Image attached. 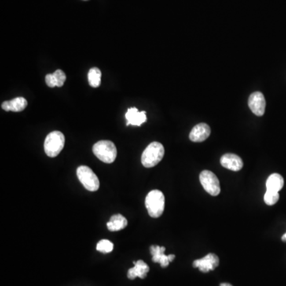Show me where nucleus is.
Segmentation results:
<instances>
[{"label":"nucleus","mask_w":286,"mask_h":286,"mask_svg":"<svg viewBox=\"0 0 286 286\" xmlns=\"http://www.w3.org/2000/svg\"><path fill=\"white\" fill-rule=\"evenodd\" d=\"M221 163L224 168L232 171H239L243 167L242 158L235 154H226L221 158Z\"/></svg>","instance_id":"9b49d317"},{"label":"nucleus","mask_w":286,"mask_h":286,"mask_svg":"<svg viewBox=\"0 0 286 286\" xmlns=\"http://www.w3.org/2000/svg\"><path fill=\"white\" fill-rule=\"evenodd\" d=\"M126 125H133V126H141L142 123L147 122V115L146 111H138L135 107H131L127 110L126 113Z\"/></svg>","instance_id":"f8f14e48"},{"label":"nucleus","mask_w":286,"mask_h":286,"mask_svg":"<svg viewBox=\"0 0 286 286\" xmlns=\"http://www.w3.org/2000/svg\"><path fill=\"white\" fill-rule=\"evenodd\" d=\"M166 248L164 247H159L157 245H153L151 247V253L152 254V261L156 263H160L163 268L167 267L170 262L175 258L174 254L166 255L165 254Z\"/></svg>","instance_id":"1a4fd4ad"},{"label":"nucleus","mask_w":286,"mask_h":286,"mask_svg":"<svg viewBox=\"0 0 286 286\" xmlns=\"http://www.w3.org/2000/svg\"><path fill=\"white\" fill-rule=\"evenodd\" d=\"M113 243H111L109 240H107V239L100 240V241L97 243V246H96V250L100 251V252L104 253V254L111 252V251L113 250Z\"/></svg>","instance_id":"a211bd4d"},{"label":"nucleus","mask_w":286,"mask_h":286,"mask_svg":"<svg viewBox=\"0 0 286 286\" xmlns=\"http://www.w3.org/2000/svg\"><path fill=\"white\" fill-rule=\"evenodd\" d=\"M127 226V221L122 214H114L110 219L109 222L107 223V227L111 232H118L124 229Z\"/></svg>","instance_id":"2eb2a0df"},{"label":"nucleus","mask_w":286,"mask_h":286,"mask_svg":"<svg viewBox=\"0 0 286 286\" xmlns=\"http://www.w3.org/2000/svg\"><path fill=\"white\" fill-rule=\"evenodd\" d=\"M221 286H232V284H229V283H222Z\"/></svg>","instance_id":"4be33fe9"},{"label":"nucleus","mask_w":286,"mask_h":286,"mask_svg":"<svg viewBox=\"0 0 286 286\" xmlns=\"http://www.w3.org/2000/svg\"><path fill=\"white\" fill-rule=\"evenodd\" d=\"M77 175L87 190L90 192L98 190L100 188V181L92 169L86 166H80L77 170Z\"/></svg>","instance_id":"39448f33"},{"label":"nucleus","mask_w":286,"mask_h":286,"mask_svg":"<svg viewBox=\"0 0 286 286\" xmlns=\"http://www.w3.org/2000/svg\"><path fill=\"white\" fill-rule=\"evenodd\" d=\"M93 153L102 162L111 164L117 157V149L112 141L103 140L93 146Z\"/></svg>","instance_id":"7ed1b4c3"},{"label":"nucleus","mask_w":286,"mask_h":286,"mask_svg":"<svg viewBox=\"0 0 286 286\" xmlns=\"http://www.w3.org/2000/svg\"><path fill=\"white\" fill-rule=\"evenodd\" d=\"M211 134V128L206 123H199L194 126L189 134V138L194 142H201L205 141Z\"/></svg>","instance_id":"9d476101"},{"label":"nucleus","mask_w":286,"mask_h":286,"mask_svg":"<svg viewBox=\"0 0 286 286\" xmlns=\"http://www.w3.org/2000/svg\"><path fill=\"white\" fill-rule=\"evenodd\" d=\"M45 82H46V85H47L49 88L57 87V83H56V80H55L53 74L46 75V77H45Z\"/></svg>","instance_id":"412c9836"},{"label":"nucleus","mask_w":286,"mask_h":286,"mask_svg":"<svg viewBox=\"0 0 286 286\" xmlns=\"http://www.w3.org/2000/svg\"><path fill=\"white\" fill-rule=\"evenodd\" d=\"M146 207L153 218L160 217L165 209V196L161 191L152 190L148 193L145 200Z\"/></svg>","instance_id":"f03ea898"},{"label":"nucleus","mask_w":286,"mask_h":286,"mask_svg":"<svg viewBox=\"0 0 286 286\" xmlns=\"http://www.w3.org/2000/svg\"><path fill=\"white\" fill-rule=\"evenodd\" d=\"M265 97L260 92H255L250 95L248 100V106L250 111L257 116H262L265 111Z\"/></svg>","instance_id":"0eeeda50"},{"label":"nucleus","mask_w":286,"mask_h":286,"mask_svg":"<svg viewBox=\"0 0 286 286\" xmlns=\"http://www.w3.org/2000/svg\"><path fill=\"white\" fill-rule=\"evenodd\" d=\"M89 85L93 88H98L101 82V72L98 68H91L89 72Z\"/></svg>","instance_id":"f3484780"},{"label":"nucleus","mask_w":286,"mask_h":286,"mask_svg":"<svg viewBox=\"0 0 286 286\" xmlns=\"http://www.w3.org/2000/svg\"><path fill=\"white\" fill-rule=\"evenodd\" d=\"M220 264V259L217 254H208L205 257L196 260L193 262V266L198 268L203 273L214 270Z\"/></svg>","instance_id":"6e6552de"},{"label":"nucleus","mask_w":286,"mask_h":286,"mask_svg":"<svg viewBox=\"0 0 286 286\" xmlns=\"http://www.w3.org/2000/svg\"><path fill=\"white\" fill-rule=\"evenodd\" d=\"M165 149L162 143L151 142L143 151L141 155V164L146 168L155 167L164 157Z\"/></svg>","instance_id":"f257e3e1"},{"label":"nucleus","mask_w":286,"mask_h":286,"mask_svg":"<svg viewBox=\"0 0 286 286\" xmlns=\"http://www.w3.org/2000/svg\"><path fill=\"white\" fill-rule=\"evenodd\" d=\"M133 263L134 266L129 269L127 272V277L130 280H134L136 277H140L141 279L146 278L147 273L150 271L148 265L145 262H143L142 260H138Z\"/></svg>","instance_id":"ddd939ff"},{"label":"nucleus","mask_w":286,"mask_h":286,"mask_svg":"<svg viewBox=\"0 0 286 286\" xmlns=\"http://www.w3.org/2000/svg\"><path fill=\"white\" fill-rule=\"evenodd\" d=\"M200 181L204 190L211 196H217L221 193V184L218 177L209 170H203L200 174Z\"/></svg>","instance_id":"423d86ee"},{"label":"nucleus","mask_w":286,"mask_h":286,"mask_svg":"<svg viewBox=\"0 0 286 286\" xmlns=\"http://www.w3.org/2000/svg\"><path fill=\"white\" fill-rule=\"evenodd\" d=\"M57 87H62L66 81V75L62 70L57 69L53 73Z\"/></svg>","instance_id":"aec40b11"},{"label":"nucleus","mask_w":286,"mask_h":286,"mask_svg":"<svg viewBox=\"0 0 286 286\" xmlns=\"http://www.w3.org/2000/svg\"><path fill=\"white\" fill-rule=\"evenodd\" d=\"M64 134L60 131H53L48 134L44 143V150L47 156L55 158L60 154L64 148Z\"/></svg>","instance_id":"20e7f679"},{"label":"nucleus","mask_w":286,"mask_h":286,"mask_svg":"<svg viewBox=\"0 0 286 286\" xmlns=\"http://www.w3.org/2000/svg\"><path fill=\"white\" fill-rule=\"evenodd\" d=\"M284 186V179L278 173H273L266 181V190L278 192Z\"/></svg>","instance_id":"dca6fc26"},{"label":"nucleus","mask_w":286,"mask_h":286,"mask_svg":"<svg viewBox=\"0 0 286 286\" xmlns=\"http://www.w3.org/2000/svg\"><path fill=\"white\" fill-rule=\"evenodd\" d=\"M27 101L23 97H17L10 101L4 102L2 104V108L6 111H15L19 112L23 111L27 107Z\"/></svg>","instance_id":"4468645a"},{"label":"nucleus","mask_w":286,"mask_h":286,"mask_svg":"<svg viewBox=\"0 0 286 286\" xmlns=\"http://www.w3.org/2000/svg\"><path fill=\"white\" fill-rule=\"evenodd\" d=\"M281 239H282V241L286 242V233L284 235H283L282 237H281Z\"/></svg>","instance_id":"5701e85b"},{"label":"nucleus","mask_w":286,"mask_h":286,"mask_svg":"<svg viewBox=\"0 0 286 286\" xmlns=\"http://www.w3.org/2000/svg\"><path fill=\"white\" fill-rule=\"evenodd\" d=\"M279 192L275 191L266 190L264 195V201L267 205H274L279 200Z\"/></svg>","instance_id":"6ab92c4d"}]
</instances>
